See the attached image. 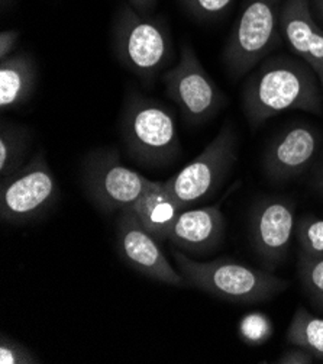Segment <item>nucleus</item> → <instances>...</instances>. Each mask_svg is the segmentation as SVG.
I'll return each mask as SVG.
<instances>
[{
    "mask_svg": "<svg viewBox=\"0 0 323 364\" xmlns=\"http://www.w3.org/2000/svg\"><path fill=\"white\" fill-rule=\"evenodd\" d=\"M242 109L253 129L287 111L323 115L322 85L316 71L297 55L267 57L245 80Z\"/></svg>",
    "mask_w": 323,
    "mask_h": 364,
    "instance_id": "f257e3e1",
    "label": "nucleus"
},
{
    "mask_svg": "<svg viewBox=\"0 0 323 364\" xmlns=\"http://www.w3.org/2000/svg\"><path fill=\"white\" fill-rule=\"evenodd\" d=\"M173 256L189 286L232 304L267 302L290 286L285 279L275 276L268 269L251 267L231 259L199 262L182 250H174Z\"/></svg>",
    "mask_w": 323,
    "mask_h": 364,
    "instance_id": "f03ea898",
    "label": "nucleus"
},
{
    "mask_svg": "<svg viewBox=\"0 0 323 364\" xmlns=\"http://www.w3.org/2000/svg\"><path fill=\"white\" fill-rule=\"evenodd\" d=\"M112 46L119 63L146 86H153L160 73L174 61V43L167 22L141 15L126 2L114 16Z\"/></svg>",
    "mask_w": 323,
    "mask_h": 364,
    "instance_id": "7ed1b4c3",
    "label": "nucleus"
},
{
    "mask_svg": "<svg viewBox=\"0 0 323 364\" xmlns=\"http://www.w3.org/2000/svg\"><path fill=\"white\" fill-rule=\"evenodd\" d=\"M121 138L126 154L141 166H168L182 153L173 112L139 92H129L125 97Z\"/></svg>",
    "mask_w": 323,
    "mask_h": 364,
    "instance_id": "20e7f679",
    "label": "nucleus"
},
{
    "mask_svg": "<svg viewBox=\"0 0 323 364\" xmlns=\"http://www.w3.org/2000/svg\"><path fill=\"white\" fill-rule=\"evenodd\" d=\"M284 0H245L224 48L226 71L239 79L253 71L283 41L280 15Z\"/></svg>",
    "mask_w": 323,
    "mask_h": 364,
    "instance_id": "39448f33",
    "label": "nucleus"
},
{
    "mask_svg": "<svg viewBox=\"0 0 323 364\" xmlns=\"http://www.w3.org/2000/svg\"><path fill=\"white\" fill-rule=\"evenodd\" d=\"M238 141L232 122H225L195 160L165 180V186L183 209L219 192L238 160Z\"/></svg>",
    "mask_w": 323,
    "mask_h": 364,
    "instance_id": "423d86ee",
    "label": "nucleus"
},
{
    "mask_svg": "<svg viewBox=\"0 0 323 364\" xmlns=\"http://www.w3.org/2000/svg\"><path fill=\"white\" fill-rule=\"evenodd\" d=\"M60 198V186L45 153L38 151L23 167L0 185V220L5 224H28L38 220Z\"/></svg>",
    "mask_w": 323,
    "mask_h": 364,
    "instance_id": "0eeeda50",
    "label": "nucleus"
},
{
    "mask_svg": "<svg viewBox=\"0 0 323 364\" xmlns=\"http://www.w3.org/2000/svg\"><path fill=\"white\" fill-rule=\"evenodd\" d=\"M165 95L180 109L190 125H200L217 117L228 103L226 95L202 65L195 48L185 44L180 60L161 77Z\"/></svg>",
    "mask_w": 323,
    "mask_h": 364,
    "instance_id": "6e6552de",
    "label": "nucleus"
},
{
    "mask_svg": "<svg viewBox=\"0 0 323 364\" xmlns=\"http://www.w3.org/2000/svg\"><path fill=\"white\" fill-rule=\"evenodd\" d=\"M82 180L89 199L106 213L131 206L151 183L150 178L126 167L116 149L90 151L83 161Z\"/></svg>",
    "mask_w": 323,
    "mask_h": 364,
    "instance_id": "1a4fd4ad",
    "label": "nucleus"
},
{
    "mask_svg": "<svg viewBox=\"0 0 323 364\" xmlns=\"http://www.w3.org/2000/svg\"><path fill=\"white\" fill-rule=\"evenodd\" d=\"M296 224V205L290 198L267 196L251 209L249 241L268 270L284 260Z\"/></svg>",
    "mask_w": 323,
    "mask_h": 364,
    "instance_id": "9d476101",
    "label": "nucleus"
},
{
    "mask_svg": "<svg viewBox=\"0 0 323 364\" xmlns=\"http://www.w3.org/2000/svg\"><path fill=\"white\" fill-rule=\"evenodd\" d=\"M158 241L141 224L129 206L121 210L118 218V250L121 257L136 272L155 282L177 287L189 286L180 270L171 266Z\"/></svg>",
    "mask_w": 323,
    "mask_h": 364,
    "instance_id": "9b49d317",
    "label": "nucleus"
},
{
    "mask_svg": "<svg viewBox=\"0 0 323 364\" xmlns=\"http://www.w3.org/2000/svg\"><path fill=\"white\" fill-rule=\"evenodd\" d=\"M320 144L322 135L314 127L307 124L287 127L270 142L264 153L265 176L277 183L296 178L314 163Z\"/></svg>",
    "mask_w": 323,
    "mask_h": 364,
    "instance_id": "f8f14e48",
    "label": "nucleus"
},
{
    "mask_svg": "<svg viewBox=\"0 0 323 364\" xmlns=\"http://www.w3.org/2000/svg\"><path fill=\"white\" fill-rule=\"evenodd\" d=\"M239 186V181L231 186L225 195L212 205L195 209H183L168 232V240L182 251L192 254H209L217 250L225 237V216L222 203Z\"/></svg>",
    "mask_w": 323,
    "mask_h": 364,
    "instance_id": "ddd939ff",
    "label": "nucleus"
},
{
    "mask_svg": "<svg viewBox=\"0 0 323 364\" xmlns=\"http://www.w3.org/2000/svg\"><path fill=\"white\" fill-rule=\"evenodd\" d=\"M280 28L292 53L316 71L323 90V29L312 11V0H284Z\"/></svg>",
    "mask_w": 323,
    "mask_h": 364,
    "instance_id": "4468645a",
    "label": "nucleus"
},
{
    "mask_svg": "<svg viewBox=\"0 0 323 364\" xmlns=\"http://www.w3.org/2000/svg\"><path fill=\"white\" fill-rule=\"evenodd\" d=\"M129 208L136 213L141 224L160 241L168 240L175 218L183 210L165 186V181L154 180Z\"/></svg>",
    "mask_w": 323,
    "mask_h": 364,
    "instance_id": "2eb2a0df",
    "label": "nucleus"
},
{
    "mask_svg": "<svg viewBox=\"0 0 323 364\" xmlns=\"http://www.w3.org/2000/svg\"><path fill=\"white\" fill-rule=\"evenodd\" d=\"M38 68L26 53L12 54L0 61V109L2 112L23 106L37 86Z\"/></svg>",
    "mask_w": 323,
    "mask_h": 364,
    "instance_id": "dca6fc26",
    "label": "nucleus"
},
{
    "mask_svg": "<svg viewBox=\"0 0 323 364\" xmlns=\"http://www.w3.org/2000/svg\"><path fill=\"white\" fill-rule=\"evenodd\" d=\"M287 343L299 346L323 360V318L310 314L305 306H299L285 333Z\"/></svg>",
    "mask_w": 323,
    "mask_h": 364,
    "instance_id": "f3484780",
    "label": "nucleus"
},
{
    "mask_svg": "<svg viewBox=\"0 0 323 364\" xmlns=\"http://www.w3.org/2000/svg\"><path fill=\"white\" fill-rule=\"evenodd\" d=\"M31 144V131L25 127L5 122L0 125V176H12L23 167V159Z\"/></svg>",
    "mask_w": 323,
    "mask_h": 364,
    "instance_id": "a211bd4d",
    "label": "nucleus"
},
{
    "mask_svg": "<svg viewBox=\"0 0 323 364\" xmlns=\"http://www.w3.org/2000/svg\"><path fill=\"white\" fill-rule=\"evenodd\" d=\"M297 274L306 296L317 309L323 311V256L310 257L300 252Z\"/></svg>",
    "mask_w": 323,
    "mask_h": 364,
    "instance_id": "6ab92c4d",
    "label": "nucleus"
},
{
    "mask_svg": "<svg viewBox=\"0 0 323 364\" xmlns=\"http://www.w3.org/2000/svg\"><path fill=\"white\" fill-rule=\"evenodd\" d=\"M302 252L310 257L323 256V218L314 215L302 216L295 232Z\"/></svg>",
    "mask_w": 323,
    "mask_h": 364,
    "instance_id": "aec40b11",
    "label": "nucleus"
},
{
    "mask_svg": "<svg viewBox=\"0 0 323 364\" xmlns=\"http://www.w3.org/2000/svg\"><path fill=\"white\" fill-rule=\"evenodd\" d=\"M185 11L199 21H212L224 15L234 0H180Z\"/></svg>",
    "mask_w": 323,
    "mask_h": 364,
    "instance_id": "412c9836",
    "label": "nucleus"
},
{
    "mask_svg": "<svg viewBox=\"0 0 323 364\" xmlns=\"http://www.w3.org/2000/svg\"><path fill=\"white\" fill-rule=\"evenodd\" d=\"M0 363L2 364H38L40 358L22 343L6 337H0Z\"/></svg>",
    "mask_w": 323,
    "mask_h": 364,
    "instance_id": "4be33fe9",
    "label": "nucleus"
},
{
    "mask_svg": "<svg viewBox=\"0 0 323 364\" xmlns=\"http://www.w3.org/2000/svg\"><path fill=\"white\" fill-rule=\"evenodd\" d=\"M265 331H270V325L267 322V318L260 316V314H253V316L245 318L239 328L243 340H248L251 343H260L265 340Z\"/></svg>",
    "mask_w": 323,
    "mask_h": 364,
    "instance_id": "5701e85b",
    "label": "nucleus"
},
{
    "mask_svg": "<svg viewBox=\"0 0 323 364\" xmlns=\"http://www.w3.org/2000/svg\"><path fill=\"white\" fill-rule=\"evenodd\" d=\"M314 355L309 353L307 350L293 346L292 348H287L277 360V364H313L314 363Z\"/></svg>",
    "mask_w": 323,
    "mask_h": 364,
    "instance_id": "b1692460",
    "label": "nucleus"
},
{
    "mask_svg": "<svg viewBox=\"0 0 323 364\" xmlns=\"http://www.w3.org/2000/svg\"><path fill=\"white\" fill-rule=\"evenodd\" d=\"M21 32L16 29H8L0 33V61L12 55L13 50L18 47Z\"/></svg>",
    "mask_w": 323,
    "mask_h": 364,
    "instance_id": "393cba45",
    "label": "nucleus"
},
{
    "mask_svg": "<svg viewBox=\"0 0 323 364\" xmlns=\"http://www.w3.org/2000/svg\"><path fill=\"white\" fill-rule=\"evenodd\" d=\"M125 2L141 15H151L157 5V0H125Z\"/></svg>",
    "mask_w": 323,
    "mask_h": 364,
    "instance_id": "a878e982",
    "label": "nucleus"
},
{
    "mask_svg": "<svg viewBox=\"0 0 323 364\" xmlns=\"http://www.w3.org/2000/svg\"><path fill=\"white\" fill-rule=\"evenodd\" d=\"M314 180H316V185L323 191V157L319 160V163L316 166Z\"/></svg>",
    "mask_w": 323,
    "mask_h": 364,
    "instance_id": "bb28decb",
    "label": "nucleus"
},
{
    "mask_svg": "<svg viewBox=\"0 0 323 364\" xmlns=\"http://www.w3.org/2000/svg\"><path fill=\"white\" fill-rule=\"evenodd\" d=\"M312 11L316 18L323 21V0H312Z\"/></svg>",
    "mask_w": 323,
    "mask_h": 364,
    "instance_id": "cd10ccee",
    "label": "nucleus"
},
{
    "mask_svg": "<svg viewBox=\"0 0 323 364\" xmlns=\"http://www.w3.org/2000/svg\"><path fill=\"white\" fill-rule=\"evenodd\" d=\"M8 2V0H2V4H6Z\"/></svg>",
    "mask_w": 323,
    "mask_h": 364,
    "instance_id": "c85d7f7f",
    "label": "nucleus"
}]
</instances>
